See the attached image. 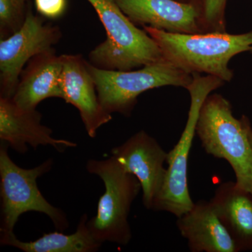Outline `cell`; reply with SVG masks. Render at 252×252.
<instances>
[{"instance_id": "obj_1", "label": "cell", "mask_w": 252, "mask_h": 252, "mask_svg": "<svg viewBox=\"0 0 252 252\" xmlns=\"http://www.w3.org/2000/svg\"><path fill=\"white\" fill-rule=\"evenodd\" d=\"M143 29L157 42L165 61L189 74L205 73L225 82L234 77L228 66L230 60L250 52L252 47V31L238 34L227 32L181 34L147 26Z\"/></svg>"}, {"instance_id": "obj_2", "label": "cell", "mask_w": 252, "mask_h": 252, "mask_svg": "<svg viewBox=\"0 0 252 252\" xmlns=\"http://www.w3.org/2000/svg\"><path fill=\"white\" fill-rule=\"evenodd\" d=\"M250 119L233 116L229 101L210 94L199 112L196 134L207 154L230 164L240 188L252 193V147L249 138Z\"/></svg>"}, {"instance_id": "obj_3", "label": "cell", "mask_w": 252, "mask_h": 252, "mask_svg": "<svg viewBox=\"0 0 252 252\" xmlns=\"http://www.w3.org/2000/svg\"><path fill=\"white\" fill-rule=\"evenodd\" d=\"M105 28L107 39L89 54L93 65L109 70L128 71L163 59L153 38L120 9L113 0H87Z\"/></svg>"}, {"instance_id": "obj_4", "label": "cell", "mask_w": 252, "mask_h": 252, "mask_svg": "<svg viewBox=\"0 0 252 252\" xmlns=\"http://www.w3.org/2000/svg\"><path fill=\"white\" fill-rule=\"evenodd\" d=\"M86 170L98 176L104 185V193L97 204V214L88 220L91 233L102 245L110 242L127 245L132 236L129 213L142 189L140 182L112 157L103 160L90 159L86 163Z\"/></svg>"}, {"instance_id": "obj_5", "label": "cell", "mask_w": 252, "mask_h": 252, "mask_svg": "<svg viewBox=\"0 0 252 252\" xmlns=\"http://www.w3.org/2000/svg\"><path fill=\"white\" fill-rule=\"evenodd\" d=\"M9 144L0 145V195H1V235L14 234L18 219L28 212L45 214L56 229H67L69 223L64 212L54 207L43 196L38 188L37 179L51 170L52 159H47L34 168L18 166L8 153Z\"/></svg>"}, {"instance_id": "obj_6", "label": "cell", "mask_w": 252, "mask_h": 252, "mask_svg": "<svg viewBox=\"0 0 252 252\" xmlns=\"http://www.w3.org/2000/svg\"><path fill=\"white\" fill-rule=\"evenodd\" d=\"M87 65L102 107L109 114L119 113L125 117L131 115L139 96L146 91L163 86L187 89L193 80V74L165 59L136 70H109L89 62Z\"/></svg>"}, {"instance_id": "obj_7", "label": "cell", "mask_w": 252, "mask_h": 252, "mask_svg": "<svg viewBox=\"0 0 252 252\" xmlns=\"http://www.w3.org/2000/svg\"><path fill=\"white\" fill-rule=\"evenodd\" d=\"M224 84V81L215 76L193 74V80L186 89L190 97L188 119L180 140L167 154L166 177L154 203V211L167 212L180 217L193 206L195 203L189 193L188 167L199 112L207 96Z\"/></svg>"}, {"instance_id": "obj_8", "label": "cell", "mask_w": 252, "mask_h": 252, "mask_svg": "<svg viewBox=\"0 0 252 252\" xmlns=\"http://www.w3.org/2000/svg\"><path fill=\"white\" fill-rule=\"evenodd\" d=\"M61 35L58 26L46 23L28 8L23 26L0 41V97H13L25 65L34 56L54 49Z\"/></svg>"}, {"instance_id": "obj_9", "label": "cell", "mask_w": 252, "mask_h": 252, "mask_svg": "<svg viewBox=\"0 0 252 252\" xmlns=\"http://www.w3.org/2000/svg\"><path fill=\"white\" fill-rule=\"evenodd\" d=\"M135 24L168 32H209L204 17V0H113Z\"/></svg>"}, {"instance_id": "obj_10", "label": "cell", "mask_w": 252, "mask_h": 252, "mask_svg": "<svg viewBox=\"0 0 252 252\" xmlns=\"http://www.w3.org/2000/svg\"><path fill=\"white\" fill-rule=\"evenodd\" d=\"M111 153L126 171L137 177L144 206L152 210L166 177L168 152L146 131L140 130L113 148Z\"/></svg>"}, {"instance_id": "obj_11", "label": "cell", "mask_w": 252, "mask_h": 252, "mask_svg": "<svg viewBox=\"0 0 252 252\" xmlns=\"http://www.w3.org/2000/svg\"><path fill=\"white\" fill-rule=\"evenodd\" d=\"M63 100L79 110L88 135L95 137L99 127L112 119L99 102L87 62L81 55H62Z\"/></svg>"}, {"instance_id": "obj_12", "label": "cell", "mask_w": 252, "mask_h": 252, "mask_svg": "<svg viewBox=\"0 0 252 252\" xmlns=\"http://www.w3.org/2000/svg\"><path fill=\"white\" fill-rule=\"evenodd\" d=\"M41 114L36 109L23 110L11 98L0 97V140L11 148L23 154L28 144L34 149L50 145L59 152L76 147L75 142L52 137L53 131L41 123Z\"/></svg>"}, {"instance_id": "obj_13", "label": "cell", "mask_w": 252, "mask_h": 252, "mask_svg": "<svg viewBox=\"0 0 252 252\" xmlns=\"http://www.w3.org/2000/svg\"><path fill=\"white\" fill-rule=\"evenodd\" d=\"M63 69L62 55L57 56L54 49L34 56L21 72L11 99L27 111L35 110L44 99H63Z\"/></svg>"}, {"instance_id": "obj_14", "label": "cell", "mask_w": 252, "mask_h": 252, "mask_svg": "<svg viewBox=\"0 0 252 252\" xmlns=\"http://www.w3.org/2000/svg\"><path fill=\"white\" fill-rule=\"evenodd\" d=\"M177 226L192 252H238L211 201L198 200L177 217Z\"/></svg>"}, {"instance_id": "obj_15", "label": "cell", "mask_w": 252, "mask_h": 252, "mask_svg": "<svg viewBox=\"0 0 252 252\" xmlns=\"http://www.w3.org/2000/svg\"><path fill=\"white\" fill-rule=\"evenodd\" d=\"M238 252L252 250V193L236 182H223L210 200Z\"/></svg>"}, {"instance_id": "obj_16", "label": "cell", "mask_w": 252, "mask_h": 252, "mask_svg": "<svg viewBox=\"0 0 252 252\" xmlns=\"http://www.w3.org/2000/svg\"><path fill=\"white\" fill-rule=\"evenodd\" d=\"M88 216H81L77 230L70 235L61 232L44 233L41 238L31 242L18 240L15 234L1 235V245H8L26 252H94L102 244L91 233L88 225Z\"/></svg>"}, {"instance_id": "obj_17", "label": "cell", "mask_w": 252, "mask_h": 252, "mask_svg": "<svg viewBox=\"0 0 252 252\" xmlns=\"http://www.w3.org/2000/svg\"><path fill=\"white\" fill-rule=\"evenodd\" d=\"M27 0H0V37L5 39L14 34L26 20Z\"/></svg>"}, {"instance_id": "obj_18", "label": "cell", "mask_w": 252, "mask_h": 252, "mask_svg": "<svg viewBox=\"0 0 252 252\" xmlns=\"http://www.w3.org/2000/svg\"><path fill=\"white\" fill-rule=\"evenodd\" d=\"M228 0H204V17L208 32H226L225 9Z\"/></svg>"}, {"instance_id": "obj_19", "label": "cell", "mask_w": 252, "mask_h": 252, "mask_svg": "<svg viewBox=\"0 0 252 252\" xmlns=\"http://www.w3.org/2000/svg\"><path fill=\"white\" fill-rule=\"evenodd\" d=\"M36 11L50 19L61 17L67 6L66 0H34Z\"/></svg>"}, {"instance_id": "obj_20", "label": "cell", "mask_w": 252, "mask_h": 252, "mask_svg": "<svg viewBox=\"0 0 252 252\" xmlns=\"http://www.w3.org/2000/svg\"><path fill=\"white\" fill-rule=\"evenodd\" d=\"M248 132L249 138H250V143H251L252 147V127L251 125V122H250L248 126Z\"/></svg>"}, {"instance_id": "obj_21", "label": "cell", "mask_w": 252, "mask_h": 252, "mask_svg": "<svg viewBox=\"0 0 252 252\" xmlns=\"http://www.w3.org/2000/svg\"><path fill=\"white\" fill-rule=\"evenodd\" d=\"M178 1H192V0H178Z\"/></svg>"}, {"instance_id": "obj_22", "label": "cell", "mask_w": 252, "mask_h": 252, "mask_svg": "<svg viewBox=\"0 0 252 252\" xmlns=\"http://www.w3.org/2000/svg\"><path fill=\"white\" fill-rule=\"evenodd\" d=\"M250 53H252V49H251V50H250Z\"/></svg>"}]
</instances>
